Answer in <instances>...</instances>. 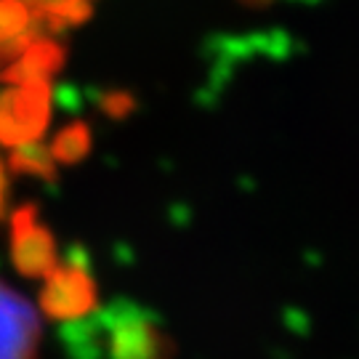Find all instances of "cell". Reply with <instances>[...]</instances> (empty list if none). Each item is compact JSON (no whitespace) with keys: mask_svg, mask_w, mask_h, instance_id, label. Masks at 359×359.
<instances>
[{"mask_svg":"<svg viewBox=\"0 0 359 359\" xmlns=\"http://www.w3.org/2000/svg\"><path fill=\"white\" fill-rule=\"evenodd\" d=\"M3 194H6V176H3V168H0V205H3Z\"/></svg>","mask_w":359,"mask_h":359,"instance_id":"cell-12","label":"cell"},{"mask_svg":"<svg viewBox=\"0 0 359 359\" xmlns=\"http://www.w3.org/2000/svg\"><path fill=\"white\" fill-rule=\"evenodd\" d=\"M90 152V128L86 123H75L65 128L51 144L53 163H80Z\"/></svg>","mask_w":359,"mask_h":359,"instance_id":"cell-9","label":"cell"},{"mask_svg":"<svg viewBox=\"0 0 359 359\" xmlns=\"http://www.w3.org/2000/svg\"><path fill=\"white\" fill-rule=\"evenodd\" d=\"M38 40V19L22 0H0V59H19Z\"/></svg>","mask_w":359,"mask_h":359,"instance_id":"cell-6","label":"cell"},{"mask_svg":"<svg viewBox=\"0 0 359 359\" xmlns=\"http://www.w3.org/2000/svg\"><path fill=\"white\" fill-rule=\"evenodd\" d=\"M40 341L38 311L0 283V359H32Z\"/></svg>","mask_w":359,"mask_h":359,"instance_id":"cell-4","label":"cell"},{"mask_svg":"<svg viewBox=\"0 0 359 359\" xmlns=\"http://www.w3.org/2000/svg\"><path fill=\"white\" fill-rule=\"evenodd\" d=\"M165 338L157 333L152 322H126L112 333L115 359H165Z\"/></svg>","mask_w":359,"mask_h":359,"instance_id":"cell-7","label":"cell"},{"mask_svg":"<svg viewBox=\"0 0 359 359\" xmlns=\"http://www.w3.org/2000/svg\"><path fill=\"white\" fill-rule=\"evenodd\" d=\"M96 304V287L90 274L75 264H59L46 277L40 306L53 320H80Z\"/></svg>","mask_w":359,"mask_h":359,"instance_id":"cell-3","label":"cell"},{"mask_svg":"<svg viewBox=\"0 0 359 359\" xmlns=\"http://www.w3.org/2000/svg\"><path fill=\"white\" fill-rule=\"evenodd\" d=\"M102 109L109 117H126L136 109V99L128 90H112L102 99Z\"/></svg>","mask_w":359,"mask_h":359,"instance_id":"cell-10","label":"cell"},{"mask_svg":"<svg viewBox=\"0 0 359 359\" xmlns=\"http://www.w3.org/2000/svg\"><path fill=\"white\" fill-rule=\"evenodd\" d=\"M65 59H67V53L59 43L38 38L6 72H3V80H8L11 86L48 83V80L65 67Z\"/></svg>","mask_w":359,"mask_h":359,"instance_id":"cell-5","label":"cell"},{"mask_svg":"<svg viewBox=\"0 0 359 359\" xmlns=\"http://www.w3.org/2000/svg\"><path fill=\"white\" fill-rule=\"evenodd\" d=\"M11 258L27 277H48L59 266L51 229L40 221L32 205L19 208L11 218Z\"/></svg>","mask_w":359,"mask_h":359,"instance_id":"cell-2","label":"cell"},{"mask_svg":"<svg viewBox=\"0 0 359 359\" xmlns=\"http://www.w3.org/2000/svg\"><path fill=\"white\" fill-rule=\"evenodd\" d=\"M245 6H253V8H261V6H269L274 0H243Z\"/></svg>","mask_w":359,"mask_h":359,"instance_id":"cell-11","label":"cell"},{"mask_svg":"<svg viewBox=\"0 0 359 359\" xmlns=\"http://www.w3.org/2000/svg\"><path fill=\"white\" fill-rule=\"evenodd\" d=\"M11 168L16 173L40 176V179H53V173H56V163H53L51 157V149L38 142L16 147L11 152Z\"/></svg>","mask_w":359,"mask_h":359,"instance_id":"cell-8","label":"cell"},{"mask_svg":"<svg viewBox=\"0 0 359 359\" xmlns=\"http://www.w3.org/2000/svg\"><path fill=\"white\" fill-rule=\"evenodd\" d=\"M48 117H51L48 83L13 86L0 96V144L16 149L38 142L48 128Z\"/></svg>","mask_w":359,"mask_h":359,"instance_id":"cell-1","label":"cell"}]
</instances>
